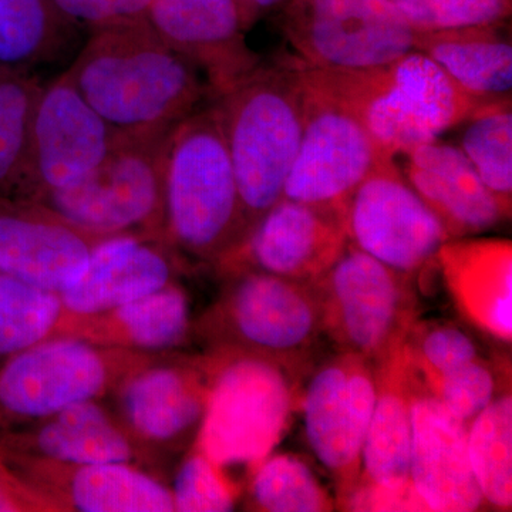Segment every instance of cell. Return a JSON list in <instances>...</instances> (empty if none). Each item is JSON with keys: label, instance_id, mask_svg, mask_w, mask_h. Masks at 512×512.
<instances>
[{"label": "cell", "instance_id": "6da1fadb", "mask_svg": "<svg viewBox=\"0 0 512 512\" xmlns=\"http://www.w3.org/2000/svg\"><path fill=\"white\" fill-rule=\"evenodd\" d=\"M66 73L121 138L168 133L211 94L197 67L165 45L147 18L92 30Z\"/></svg>", "mask_w": 512, "mask_h": 512}, {"label": "cell", "instance_id": "7a4b0ae2", "mask_svg": "<svg viewBox=\"0 0 512 512\" xmlns=\"http://www.w3.org/2000/svg\"><path fill=\"white\" fill-rule=\"evenodd\" d=\"M298 63L306 86L349 111L392 157L439 140L483 101L460 89L419 50L370 69H313Z\"/></svg>", "mask_w": 512, "mask_h": 512}, {"label": "cell", "instance_id": "3957f363", "mask_svg": "<svg viewBox=\"0 0 512 512\" xmlns=\"http://www.w3.org/2000/svg\"><path fill=\"white\" fill-rule=\"evenodd\" d=\"M305 94L298 60L282 59L259 63L215 97L214 109L234 168L247 235L284 198L302 140Z\"/></svg>", "mask_w": 512, "mask_h": 512}, {"label": "cell", "instance_id": "277c9868", "mask_svg": "<svg viewBox=\"0 0 512 512\" xmlns=\"http://www.w3.org/2000/svg\"><path fill=\"white\" fill-rule=\"evenodd\" d=\"M245 235L241 197L217 111L214 106L195 110L165 141V241L214 268Z\"/></svg>", "mask_w": 512, "mask_h": 512}, {"label": "cell", "instance_id": "5b68a950", "mask_svg": "<svg viewBox=\"0 0 512 512\" xmlns=\"http://www.w3.org/2000/svg\"><path fill=\"white\" fill-rule=\"evenodd\" d=\"M201 359L208 400L194 447L224 470L254 471L289 429L305 370L237 349H207Z\"/></svg>", "mask_w": 512, "mask_h": 512}, {"label": "cell", "instance_id": "8992f818", "mask_svg": "<svg viewBox=\"0 0 512 512\" xmlns=\"http://www.w3.org/2000/svg\"><path fill=\"white\" fill-rule=\"evenodd\" d=\"M173 352H136L53 338L0 362V431L18 429L73 406L103 400L138 370Z\"/></svg>", "mask_w": 512, "mask_h": 512}, {"label": "cell", "instance_id": "52a82bcc", "mask_svg": "<svg viewBox=\"0 0 512 512\" xmlns=\"http://www.w3.org/2000/svg\"><path fill=\"white\" fill-rule=\"evenodd\" d=\"M220 296L192 322L207 349H237L306 370L320 336L311 285L265 272L225 276Z\"/></svg>", "mask_w": 512, "mask_h": 512}, {"label": "cell", "instance_id": "ba28073f", "mask_svg": "<svg viewBox=\"0 0 512 512\" xmlns=\"http://www.w3.org/2000/svg\"><path fill=\"white\" fill-rule=\"evenodd\" d=\"M168 133L120 137L89 174L36 201L100 237L144 235L165 241L164 158Z\"/></svg>", "mask_w": 512, "mask_h": 512}, {"label": "cell", "instance_id": "9c48e42d", "mask_svg": "<svg viewBox=\"0 0 512 512\" xmlns=\"http://www.w3.org/2000/svg\"><path fill=\"white\" fill-rule=\"evenodd\" d=\"M413 281L349 242L338 261L311 285L323 335L339 352L372 362L382 359L402 345L419 319Z\"/></svg>", "mask_w": 512, "mask_h": 512}, {"label": "cell", "instance_id": "30bf717a", "mask_svg": "<svg viewBox=\"0 0 512 512\" xmlns=\"http://www.w3.org/2000/svg\"><path fill=\"white\" fill-rule=\"evenodd\" d=\"M281 29L313 69L360 70L414 50L416 35L393 0H288Z\"/></svg>", "mask_w": 512, "mask_h": 512}, {"label": "cell", "instance_id": "8fae6325", "mask_svg": "<svg viewBox=\"0 0 512 512\" xmlns=\"http://www.w3.org/2000/svg\"><path fill=\"white\" fill-rule=\"evenodd\" d=\"M376 403L375 363L339 352L313 370L301 396L306 443L336 485V503L356 487Z\"/></svg>", "mask_w": 512, "mask_h": 512}, {"label": "cell", "instance_id": "7c38bea8", "mask_svg": "<svg viewBox=\"0 0 512 512\" xmlns=\"http://www.w3.org/2000/svg\"><path fill=\"white\" fill-rule=\"evenodd\" d=\"M343 224L350 244L412 278L436 264L440 248L450 241L437 215L390 156L353 192Z\"/></svg>", "mask_w": 512, "mask_h": 512}, {"label": "cell", "instance_id": "4fadbf2b", "mask_svg": "<svg viewBox=\"0 0 512 512\" xmlns=\"http://www.w3.org/2000/svg\"><path fill=\"white\" fill-rule=\"evenodd\" d=\"M305 89L302 140L284 198L332 212L343 220L353 192L389 154L380 150L349 111L306 83Z\"/></svg>", "mask_w": 512, "mask_h": 512}, {"label": "cell", "instance_id": "5bb4252c", "mask_svg": "<svg viewBox=\"0 0 512 512\" xmlns=\"http://www.w3.org/2000/svg\"><path fill=\"white\" fill-rule=\"evenodd\" d=\"M119 136L67 76L42 84L30 126L25 174L15 197L39 200L89 174Z\"/></svg>", "mask_w": 512, "mask_h": 512}, {"label": "cell", "instance_id": "9a60e30c", "mask_svg": "<svg viewBox=\"0 0 512 512\" xmlns=\"http://www.w3.org/2000/svg\"><path fill=\"white\" fill-rule=\"evenodd\" d=\"M111 397L131 439L156 466L197 439L208 400L201 355L173 352L128 377Z\"/></svg>", "mask_w": 512, "mask_h": 512}, {"label": "cell", "instance_id": "2e32d148", "mask_svg": "<svg viewBox=\"0 0 512 512\" xmlns=\"http://www.w3.org/2000/svg\"><path fill=\"white\" fill-rule=\"evenodd\" d=\"M348 244L338 215L282 198L214 269L221 278L258 271L312 285Z\"/></svg>", "mask_w": 512, "mask_h": 512}, {"label": "cell", "instance_id": "e0dca14e", "mask_svg": "<svg viewBox=\"0 0 512 512\" xmlns=\"http://www.w3.org/2000/svg\"><path fill=\"white\" fill-rule=\"evenodd\" d=\"M42 202L0 195V274L60 293L86 268L104 241Z\"/></svg>", "mask_w": 512, "mask_h": 512}, {"label": "cell", "instance_id": "ac0fdd59", "mask_svg": "<svg viewBox=\"0 0 512 512\" xmlns=\"http://www.w3.org/2000/svg\"><path fill=\"white\" fill-rule=\"evenodd\" d=\"M2 451L12 470L59 512L174 511L170 487L136 464L60 463Z\"/></svg>", "mask_w": 512, "mask_h": 512}, {"label": "cell", "instance_id": "d6986e66", "mask_svg": "<svg viewBox=\"0 0 512 512\" xmlns=\"http://www.w3.org/2000/svg\"><path fill=\"white\" fill-rule=\"evenodd\" d=\"M147 20L165 45L197 67L214 97L262 62L247 45L237 0H154Z\"/></svg>", "mask_w": 512, "mask_h": 512}, {"label": "cell", "instance_id": "ffe728a7", "mask_svg": "<svg viewBox=\"0 0 512 512\" xmlns=\"http://www.w3.org/2000/svg\"><path fill=\"white\" fill-rule=\"evenodd\" d=\"M412 386L410 480L414 488L429 511L481 510L485 501L468 457L467 424L448 412L413 376Z\"/></svg>", "mask_w": 512, "mask_h": 512}, {"label": "cell", "instance_id": "44dd1931", "mask_svg": "<svg viewBox=\"0 0 512 512\" xmlns=\"http://www.w3.org/2000/svg\"><path fill=\"white\" fill-rule=\"evenodd\" d=\"M184 269L180 252L164 239L124 235L104 239L82 275L60 292L73 315L110 311L178 282Z\"/></svg>", "mask_w": 512, "mask_h": 512}, {"label": "cell", "instance_id": "7402d4cb", "mask_svg": "<svg viewBox=\"0 0 512 512\" xmlns=\"http://www.w3.org/2000/svg\"><path fill=\"white\" fill-rule=\"evenodd\" d=\"M0 447L60 463L153 466L116 412L101 400L73 404L18 429L0 431Z\"/></svg>", "mask_w": 512, "mask_h": 512}, {"label": "cell", "instance_id": "603a6c76", "mask_svg": "<svg viewBox=\"0 0 512 512\" xmlns=\"http://www.w3.org/2000/svg\"><path fill=\"white\" fill-rule=\"evenodd\" d=\"M404 156V177L450 239L478 237L511 217L460 147L436 140L410 148Z\"/></svg>", "mask_w": 512, "mask_h": 512}, {"label": "cell", "instance_id": "cb8c5ba5", "mask_svg": "<svg viewBox=\"0 0 512 512\" xmlns=\"http://www.w3.org/2000/svg\"><path fill=\"white\" fill-rule=\"evenodd\" d=\"M454 305L474 328L495 340L512 339V244L510 239H450L437 254Z\"/></svg>", "mask_w": 512, "mask_h": 512}, {"label": "cell", "instance_id": "d4e9b609", "mask_svg": "<svg viewBox=\"0 0 512 512\" xmlns=\"http://www.w3.org/2000/svg\"><path fill=\"white\" fill-rule=\"evenodd\" d=\"M56 338L86 340L94 345L167 353L192 338L190 299L178 282L94 315L66 313Z\"/></svg>", "mask_w": 512, "mask_h": 512}, {"label": "cell", "instance_id": "484cf974", "mask_svg": "<svg viewBox=\"0 0 512 512\" xmlns=\"http://www.w3.org/2000/svg\"><path fill=\"white\" fill-rule=\"evenodd\" d=\"M403 343V342H402ZM376 403L356 485L397 487L412 483V375L402 345L376 360Z\"/></svg>", "mask_w": 512, "mask_h": 512}, {"label": "cell", "instance_id": "4316f807", "mask_svg": "<svg viewBox=\"0 0 512 512\" xmlns=\"http://www.w3.org/2000/svg\"><path fill=\"white\" fill-rule=\"evenodd\" d=\"M414 50L477 100L511 96L512 46L500 25L417 33Z\"/></svg>", "mask_w": 512, "mask_h": 512}, {"label": "cell", "instance_id": "83f0119b", "mask_svg": "<svg viewBox=\"0 0 512 512\" xmlns=\"http://www.w3.org/2000/svg\"><path fill=\"white\" fill-rule=\"evenodd\" d=\"M70 26L52 0H0V66L30 72L52 62Z\"/></svg>", "mask_w": 512, "mask_h": 512}, {"label": "cell", "instance_id": "f1b7e54d", "mask_svg": "<svg viewBox=\"0 0 512 512\" xmlns=\"http://www.w3.org/2000/svg\"><path fill=\"white\" fill-rule=\"evenodd\" d=\"M468 457L485 505H512V396L501 389L468 426Z\"/></svg>", "mask_w": 512, "mask_h": 512}, {"label": "cell", "instance_id": "f546056e", "mask_svg": "<svg viewBox=\"0 0 512 512\" xmlns=\"http://www.w3.org/2000/svg\"><path fill=\"white\" fill-rule=\"evenodd\" d=\"M460 150L505 210L512 204L511 96L483 100L463 121Z\"/></svg>", "mask_w": 512, "mask_h": 512}, {"label": "cell", "instance_id": "4dcf8cb0", "mask_svg": "<svg viewBox=\"0 0 512 512\" xmlns=\"http://www.w3.org/2000/svg\"><path fill=\"white\" fill-rule=\"evenodd\" d=\"M248 507L261 512H328L336 510V500L301 457L271 454L252 473Z\"/></svg>", "mask_w": 512, "mask_h": 512}, {"label": "cell", "instance_id": "1f68e13d", "mask_svg": "<svg viewBox=\"0 0 512 512\" xmlns=\"http://www.w3.org/2000/svg\"><path fill=\"white\" fill-rule=\"evenodd\" d=\"M66 316L59 293L0 274V362L56 338Z\"/></svg>", "mask_w": 512, "mask_h": 512}, {"label": "cell", "instance_id": "d6a6232c", "mask_svg": "<svg viewBox=\"0 0 512 512\" xmlns=\"http://www.w3.org/2000/svg\"><path fill=\"white\" fill-rule=\"evenodd\" d=\"M42 84L30 72L0 66V195L15 197L28 157L30 126Z\"/></svg>", "mask_w": 512, "mask_h": 512}, {"label": "cell", "instance_id": "836d02e7", "mask_svg": "<svg viewBox=\"0 0 512 512\" xmlns=\"http://www.w3.org/2000/svg\"><path fill=\"white\" fill-rule=\"evenodd\" d=\"M402 350L410 372L417 377L444 375L483 357L476 339L446 320H414Z\"/></svg>", "mask_w": 512, "mask_h": 512}, {"label": "cell", "instance_id": "e575fe53", "mask_svg": "<svg viewBox=\"0 0 512 512\" xmlns=\"http://www.w3.org/2000/svg\"><path fill=\"white\" fill-rule=\"evenodd\" d=\"M412 376L424 390L436 397L448 412L467 426H470L471 421L476 419L503 389L498 383L500 377L497 367L484 356L444 375L417 377L412 373Z\"/></svg>", "mask_w": 512, "mask_h": 512}, {"label": "cell", "instance_id": "d590c367", "mask_svg": "<svg viewBox=\"0 0 512 512\" xmlns=\"http://www.w3.org/2000/svg\"><path fill=\"white\" fill-rule=\"evenodd\" d=\"M170 490L177 512L232 511L239 497L224 468L194 446L178 467Z\"/></svg>", "mask_w": 512, "mask_h": 512}, {"label": "cell", "instance_id": "8d00e7d4", "mask_svg": "<svg viewBox=\"0 0 512 512\" xmlns=\"http://www.w3.org/2000/svg\"><path fill=\"white\" fill-rule=\"evenodd\" d=\"M414 32H441L500 25L510 18L512 0H393Z\"/></svg>", "mask_w": 512, "mask_h": 512}, {"label": "cell", "instance_id": "74e56055", "mask_svg": "<svg viewBox=\"0 0 512 512\" xmlns=\"http://www.w3.org/2000/svg\"><path fill=\"white\" fill-rule=\"evenodd\" d=\"M72 25L90 30L147 18L154 0H52Z\"/></svg>", "mask_w": 512, "mask_h": 512}, {"label": "cell", "instance_id": "f35d334b", "mask_svg": "<svg viewBox=\"0 0 512 512\" xmlns=\"http://www.w3.org/2000/svg\"><path fill=\"white\" fill-rule=\"evenodd\" d=\"M0 512H59L9 466L0 448Z\"/></svg>", "mask_w": 512, "mask_h": 512}, {"label": "cell", "instance_id": "ab89813d", "mask_svg": "<svg viewBox=\"0 0 512 512\" xmlns=\"http://www.w3.org/2000/svg\"><path fill=\"white\" fill-rule=\"evenodd\" d=\"M245 26L251 28L256 19L261 18L269 10L284 6L288 0H237Z\"/></svg>", "mask_w": 512, "mask_h": 512}]
</instances>
